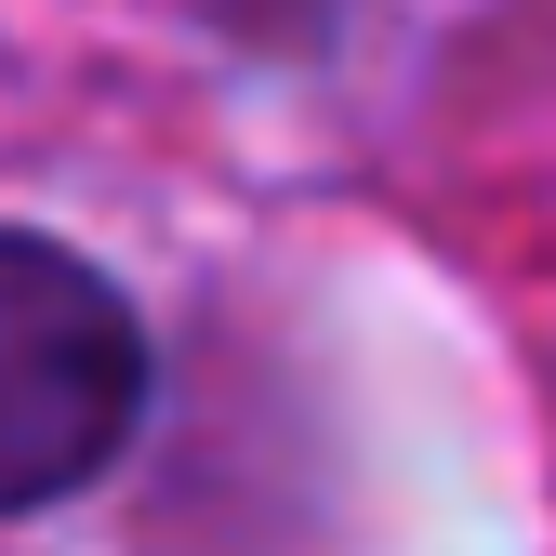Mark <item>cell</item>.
<instances>
[{"label":"cell","mask_w":556,"mask_h":556,"mask_svg":"<svg viewBox=\"0 0 556 556\" xmlns=\"http://www.w3.org/2000/svg\"><path fill=\"white\" fill-rule=\"evenodd\" d=\"M147 410V331L80 252L0 226V517L66 504Z\"/></svg>","instance_id":"6da1fadb"}]
</instances>
